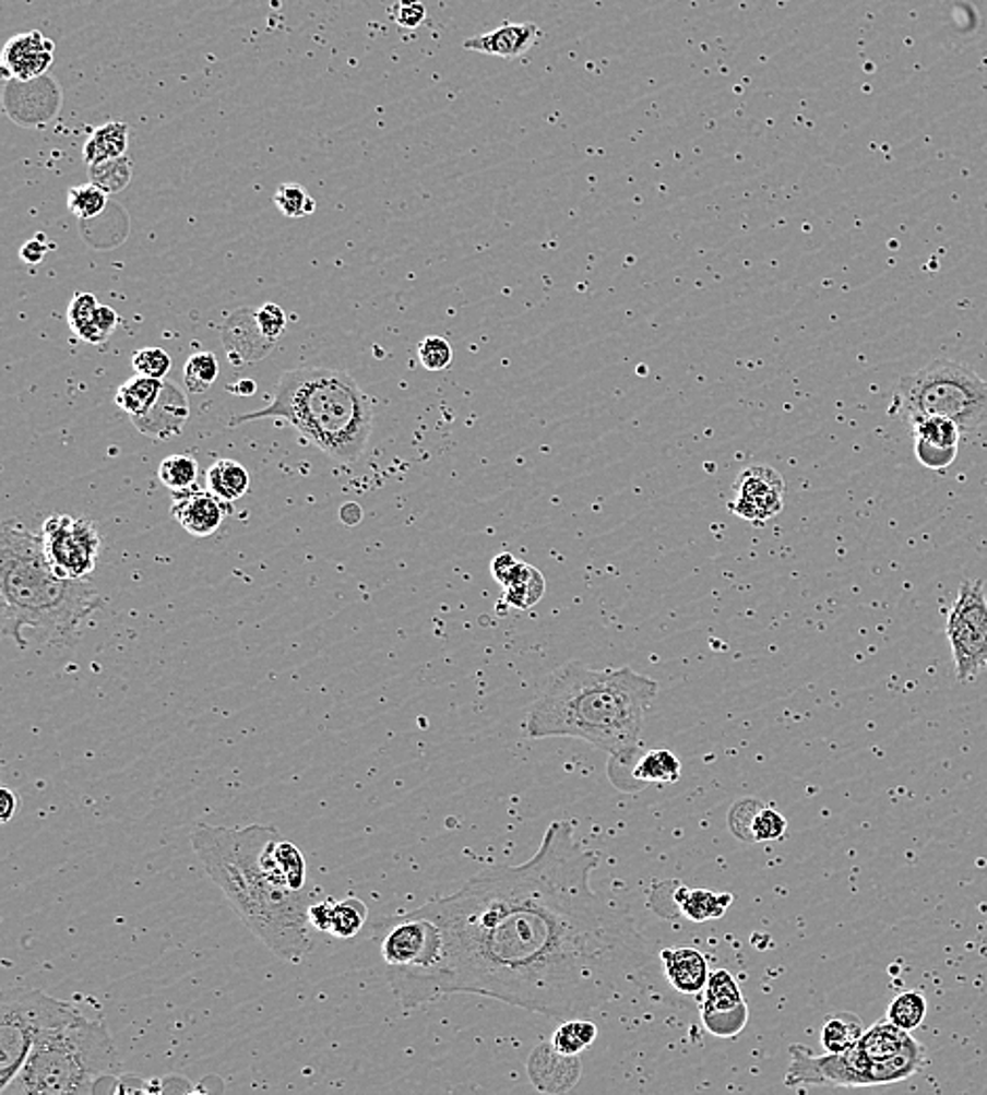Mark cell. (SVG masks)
Masks as SVG:
<instances>
[{
    "mask_svg": "<svg viewBox=\"0 0 987 1095\" xmlns=\"http://www.w3.org/2000/svg\"><path fill=\"white\" fill-rule=\"evenodd\" d=\"M598 854L552 822L521 866H491L419 910L440 931L430 1003L455 992L491 997L554 1020L609 1003L646 961L630 915L590 885Z\"/></svg>",
    "mask_w": 987,
    "mask_h": 1095,
    "instance_id": "cell-1",
    "label": "cell"
},
{
    "mask_svg": "<svg viewBox=\"0 0 987 1095\" xmlns=\"http://www.w3.org/2000/svg\"><path fill=\"white\" fill-rule=\"evenodd\" d=\"M283 834L274 826L199 824L190 841L209 879L238 917L281 961L299 965L314 948L310 906L317 889H297L278 859Z\"/></svg>",
    "mask_w": 987,
    "mask_h": 1095,
    "instance_id": "cell-2",
    "label": "cell"
},
{
    "mask_svg": "<svg viewBox=\"0 0 987 1095\" xmlns=\"http://www.w3.org/2000/svg\"><path fill=\"white\" fill-rule=\"evenodd\" d=\"M659 682L637 670H594L580 662L556 668L526 716V736L578 738L605 750L615 761L637 757L644 712Z\"/></svg>",
    "mask_w": 987,
    "mask_h": 1095,
    "instance_id": "cell-3",
    "label": "cell"
},
{
    "mask_svg": "<svg viewBox=\"0 0 987 1095\" xmlns=\"http://www.w3.org/2000/svg\"><path fill=\"white\" fill-rule=\"evenodd\" d=\"M0 596L2 634L20 650L28 647L26 630L34 641L47 645H72L91 614L104 605V596L85 580H63L45 559L43 537L20 521L0 527Z\"/></svg>",
    "mask_w": 987,
    "mask_h": 1095,
    "instance_id": "cell-4",
    "label": "cell"
},
{
    "mask_svg": "<svg viewBox=\"0 0 987 1095\" xmlns=\"http://www.w3.org/2000/svg\"><path fill=\"white\" fill-rule=\"evenodd\" d=\"M260 419H283L301 441L340 464H354L371 439L373 405L346 371L301 367L281 376L270 405L234 417L230 426Z\"/></svg>",
    "mask_w": 987,
    "mask_h": 1095,
    "instance_id": "cell-5",
    "label": "cell"
},
{
    "mask_svg": "<svg viewBox=\"0 0 987 1095\" xmlns=\"http://www.w3.org/2000/svg\"><path fill=\"white\" fill-rule=\"evenodd\" d=\"M118 1066L120 1056L106 1024L83 1015L40 1036L2 1095L95 1094Z\"/></svg>",
    "mask_w": 987,
    "mask_h": 1095,
    "instance_id": "cell-6",
    "label": "cell"
},
{
    "mask_svg": "<svg viewBox=\"0 0 987 1095\" xmlns=\"http://www.w3.org/2000/svg\"><path fill=\"white\" fill-rule=\"evenodd\" d=\"M891 414L914 421L946 417L962 432L987 424V382L977 371L952 358H935L927 367L901 378Z\"/></svg>",
    "mask_w": 987,
    "mask_h": 1095,
    "instance_id": "cell-7",
    "label": "cell"
},
{
    "mask_svg": "<svg viewBox=\"0 0 987 1095\" xmlns=\"http://www.w3.org/2000/svg\"><path fill=\"white\" fill-rule=\"evenodd\" d=\"M927 1066V1049L914 1040L897 1056L873 1062L857 1043L841 1054L813 1056L805 1045H789L787 1087H876L907 1081Z\"/></svg>",
    "mask_w": 987,
    "mask_h": 1095,
    "instance_id": "cell-8",
    "label": "cell"
},
{
    "mask_svg": "<svg viewBox=\"0 0 987 1095\" xmlns=\"http://www.w3.org/2000/svg\"><path fill=\"white\" fill-rule=\"evenodd\" d=\"M85 1013L43 990L7 992L0 1005V1095L26 1064L38 1038Z\"/></svg>",
    "mask_w": 987,
    "mask_h": 1095,
    "instance_id": "cell-9",
    "label": "cell"
},
{
    "mask_svg": "<svg viewBox=\"0 0 987 1095\" xmlns=\"http://www.w3.org/2000/svg\"><path fill=\"white\" fill-rule=\"evenodd\" d=\"M946 634L960 682L973 681L987 666V596L982 580L960 584Z\"/></svg>",
    "mask_w": 987,
    "mask_h": 1095,
    "instance_id": "cell-10",
    "label": "cell"
},
{
    "mask_svg": "<svg viewBox=\"0 0 987 1095\" xmlns=\"http://www.w3.org/2000/svg\"><path fill=\"white\" fill-rule=\"evenodd\" d=\"M43 550L51 569L63 580H85L93 573L102 550V535L88 519L68 514L49 516L43 523Z\"/></svg>",
    "mask_w": 987,
    "mask_h": 1095,
    "instance_id": "cell-11",
    "label": "cell"
},
{
    "mask_svg": "<svg viewBox=\"0 0 987 1095\" xmlns=\"http://www.w3.org/2000/svg\"><path fill=\"white\" fill-rule=\"evenodd\" d=\"M785 483L771 466H750L733 483L726 510L750 525H764L784 510Z\"/></svg>",
    "mask_w": 987,
    "mask_h": 1095,
    "instance_id": "cell-12",
    "label": "cell"
},
{
    "mask_svg": "<svg viewBox=\"0 0 987 1095\" xmlns=\"http://www.w3.org/2000/svg\"><path fill=\"white\" fill-rule=\"evenodd\" d=\"M701 1022L707 1033L714 1036H737L748 1024V1003L730 972H714L707 986L705 999L701 1003Z\"/></svg>",
    "mask_w": 987,
    "mask_h": 1095,
    "instance_id": "cell-13",
    "label": "cell"
},
{
    "mask_svg": "<svg viewBox=\"0 0 987 1095\" xmlns=\"http://www.w3.org/2000/svg\"><path fill=\"white\" fill-rule=\"evenodd\" d=\"M56 60V45L43 32L15 34L7 40L0 70L4 81H36L47 74Z\"/></svg>",
    "mask_w": 987,
    "mask_h": 1095,
    "instance_id": "cell-14",
    "label": "cell"
},
{
    "mask_svg": "<svg viewBox=\"0 0 987 1095\" xmlns=\"http://www.w3.org/2000/svg\"><path fill=\"white\" fill-rule=\"evenodd\" d=\"M916 460L932 473L948 471L959 457V424L946 417H918L909 421Z\"/></svg>",
    "mask_w": 987,
    "mask_h": 1095,
    "instance_id": "cell-15",
    "label": "cell"
},
{
    "mask_svg": "<svg viewBox=\"0 0 987 1095\" xmlns=\"http://www.w3.org/2000/svg\"><path fill=\"white\" fill-rule=\"evenodd\" d=\"M230 503L222 502L211 491H179L174 498V519L181 529L194 537H209L217 532L230 512Z\"/></svg>",
    "mask_w": 987,
    "mask_h": 1095,
    "instance_id": "cell-16",
    "label": "cell"
},
{
    "mask_svg": "<svg viewBox=\"0 0 987 1095\" xmlns=\"http://www.w3.org/2000/svg\"><path fill=\"white\" fill-rule=\"evenodd\" d=\"M9 85L15 90L17 108L7 112L15 122L24 127H34L56 117L61 104V93L53 79L40 76L34 81V85L32 81H15V83L9 81Z\"/></svg>",
    "mask_w": 987,
    "mask_h": 1095,
    "instance_id": "cell-17",
    "label": "cell"
},
{
    "mask_svg": "<svg viewBox=\"0 0 987 1095\" xmlns=\"http://www.w3.org/2000/svg\"><path fill=\"white\" fill-rule=\"evenodd\" d=\"M539 26L533 22L524 24H503L499 28L485 34H476L464 43L465 51L494 56L501 60H514L528 53L539 40Z\"/></svg>",
    "mask_w": 987,
    "mask_h": 1095,
    "instance_id": "cell-18",
    "label": "cell"
},
{
    "mask_svg": "<svg viewBox=\"0 0 987 1095\" xmlns=\"http://www.w3.org/2000/svg\"><path fill=\"white\" fill-rule=\"evenodd\" d=\"M528 1074L539 1092L564 1094L580 1081V1056H562L552 1043L537 1047L528 1060Z\"/></svg>",
    "mask_w": 987,
    "mask_h": 1095,
    "instance_id": "cell-19",
    "label": "cell"
},
{
    "mask_svg": "<svg viewBox=\"0 0 987 1095\" xmlns=\"http://www.w3.org/2000/svg\"><path fill=\"white\" fill-rule=\"evenodd\" d=\"M188 417H190V407H188L186 394L171 382L169 384L165 382L163 394L156 401V405L152 407V412L133 424L144 435L156 437V439H169V437L181 432Z\"/></svg>",
    "mask_w": 987,
    "mask_h": 1095,
    "instance_id": "cell-20",
    "label": "cell"
},
{
    "mask_svg": "<svg viewBox=\"0 0 987 1095\" xmlns=\"http://www.w3.org/2000/svg\"><path fill=\"white\" fill-rule=\"evenodd\" d=\"M664 967L669 984L682 995H699L705 990L710 972L705 956L695 948H666L662 950Z\"/></svg>",
    "mask_w": 987,
    "mask_h": 1095,
    "instance_id": "cell-21",
    "label": "cell"
},
{
    "mask_svg": "<svg viewBox=\"0 0 987 1095\" xmlns=\"http://www.w3.org/2000/svg\"><path fill=\"white\" fill-rule=\"evenodd\" d=\"M503 588V600L514 609H531L546 594V578L533 564L516 561L510 573L499 582Z\"/></svg>",
    "mask_w": 987,
    "mask_h": 1095,
    "instance_id": "cell-22",
    "label": "cell"
},
{
    "mask_svg": "<svg viewBox=\"0 0 987 1095\" xmlns=\"http://www.w3.org/2000/svg\"><path fill=\"white\" fill-rule=\"evenodd\" d=\"M914 1040H916L914 1036L895 1026L891 1020H882L876 1022L871 1028H866L864 1036L857 1040V1047L873 1062H882L907 1049Z\"/></svg>",
    "mask_w": 987,
    "mask_h": 1095,
    "instance_id": "cell-23",
    "label": "cell"
},
{
    "mask_svg": "<svg viewBox=\"0 0 987 1095\" xmlns=\"http://www.w3.org/2000/svg\"><path fill=\"white\" fill-rule=\"evenodd\" d=\"M127 146H129V124L122 120H108L95 131H91L83 146V160L91 167L104 160L120 158L124 156Z\"/></svg>",
    "mask_w": 987,
    "mask_h": 1095,
    "instance_id": "cell-24",
    "label": "cell"
},
{
    "mask_svg": "<svg viewBox=\"0 0 987 1095\" xmlns=\"http://www.w3.org/2000/svg\"><path fill=\"white\" fill-rule=\"evenodd\" d=\"M163 388H165L163 380L133 376L129 382L118 385L115 403L122 414H127L133 421H138L152 412V407L156 405V401L163 394Z\"/></svg>",
    "mask_w": 987,
    "mask_h": 1095,
    "instance_id": "cell-25",
    "label": "cell"
},
{
    "mask_svg": "<svg viewBox=\"0 0 987 1095\" xmlns=\"http://www.w3.org/2000/svg\"><path fill=\"white\" fill-rule=\"evenodd\" d=\"M206 487L222 502L233 503L249 491L251 476L242 464L234 460H217L206 471Z\"/></svg>",
    "mask_w": 987,
    "mask_h": 1095,
    "instance_id": "cell-26",
    "label": "cell"
},
{
    "mask_svg": "<svg viewBox=\"0 0 987 1095\" xmlns=\"http://www.w3.org/2000/svg\"><path fill=\"white\" fill-rule=\"evenodd\" d=\"M680 761L669 750H651L640 757L639 763L632 770V779L637 790L646 784H676L680 779Z\"/></svg>",
    "mask_w": 987,
    "mask_h": 1095,
    "instance_id": "cell-27",
    "label": "cell"
},
{
    "mask_svg": "<svg viewBox=\"0 0 987 1095\" xmlns=\"http://www.w3.org/2000/svg\"><path fill=\"white\" fill-rule=\"evenodd\" d=\"M676 900L687 917L703 923L710 918L723 917L726 908L733 902V895L707 891V889L680 888V893H676Z\"/></svg>",
    "mask_w": 987,
    "mask_h": 1095,
    "instance_id": "cell-28",
    "label": "cell"
},
{
    "mask_svg": "<svg viewBox=\"0 0 987 1095\" xmlns=\"http://www.w3.org/2000/svg\"><path fill=\"white\" fill-rule=\"evenodd\" d=\"M864 1033H866V1026L855 1013L841 1011V1013L825 1020L823 1031H821V1043H823L825 1051L841 1054V1051H846L848 1047H853L864 1036Z\"/></svg>",
    "mask_w": 987,
    "mask_h": 1095,
    "instance_id": "cell-29",
    "label": "cell"
},
{
    "mask_svg": "<svg viewBox=\"0 0 987 1095\" xmlns=\"http://www.w3.org/2000/svg\"><path fill=\"white\" fill-rule=\"evenodd\" d=\"M97 299L91 294H79V296L72 297V301L68 303V312H66V319H68V326L72 329V333L87 342V344H102L106 342L99 326H97Z\"/></svg>",
    "mask_w": 987,
    "mask_h": 1095,
    "instance_id": "cell-30",
    "label": "cell"
},
{
    "mask_svg": "<svg viewBox=\"0 0 987 1095\" xmlns=\"http://www.w3.org/2000/svg\"><path fill=\"white\" fill-rule=\"evenodd\" d=\"M367 920H369V910H367L365 902L354 897V895H348L340 902H333L329 933L335 938L348 940V938H354L356 933H360V929L367 925Z\"/></svg>",
    "mask_w": 987,
    "mask_h": 1095,
    "instance_id": "cell-31",
    "label": "cell"
},
{
    "mask_svg": "<svg viewBox=\"0 0 987 1095\" xmlns=\"http://www.w3.org/2000/svg\"><path fill=\"white\" fill-rule=\"evenodd\" d=\"M596 1026L583 1017L564 1020L552 1036V1047L562 1056H581L596 1038Z\"/></svg>",
    "mask_w": 987,
    "mask_h": 1095,
    "instance_id": "cell-32",
    "label": "cell"
},
{
    "mask_svg": "<svg viewBox=\"0 0 987 1095\" xmlns=\"http://www.w3.org/2000/svg\"><path fill=\"white\" fill-rule=\"evenodd\" d=\"M927 1017V999L920 990H905L893 999L887 1011V1020H891L895 1026L912 1033L918 1028Z\"/></svg>",
    "mask_w": 987,
    "mask_h": 1095,
    "instance_id": "cell-33",
    "label": "cell"
},
{
    "mask_svg": "<svg viewBox=\"0 0 987 1095\" xmlns=\"http://www.w3.org/2000/svg\"><path fill=\"white\" fill-rule=\"evenodd\" d=\"M158 478L174 493L188 491V489H192V485L199 478V462L192 455H183V453L169 455L160 462Z\"/></svg>",
    "mask_w": 987,
    "mask_h": 1095,
    "instance_id": "cell-34",
    "label": "cell"
},
{
    "mask_svg": "<svg viewBox=\"0 0 987 1095\" xmlns=\"http://www.w3.org/2000/svg\"><path fill=\"white\" fill-rule=\"evenodd\" d=\"M88 176H91V181L95 186H99L106 194H117V192H122L133 178V163L124 154L120 158L91 165Z\"/></svg>",
    "mask_w": 987,
    "mask_h": 1095,
    "instance_id": "cell-35",
    "label": "cell"
},
{
    "mask_svg": "<svg viewBox=\"0 0 987 1095\" xmlns=\"http://www.w3.org/2000/svg\"><path fill=\"white\" fill-rule=\"evenodd\" d=\"M219 365L213 353H197L183 367V384L192 394H203L217 380Z\"/></svg>",
    "mask_w": 987,
    "mask_h": 1095,
    "instance_id": "cell-36",
    "label": "cell"
},
{
    "mask_svg": "<svg viewBox=\"0 0 987 1095\" xmlns=\"http://www.w3.org/2000/svg\"><path fill=\"white\" fill-rule=\"evenodd\" d=\"M106 203H108V194L99 186H95L93 181L83 183V186H74L68 190V209L79 219L97 217L106 209Z\"/></svg>",
    "mask_w": 987,
    "mask_h": 1095,
    "instance_id": "cell-37",
    "label": "cell"
},
{
    "mask_svg": "<svg viewBox=\"0 0 987 1095\" xmlns=\"http://www.w3.org/2000/svg\"><path fill=\"white\" fill-rule=\"evenodd\" d=\"M274 203L281 213L289 219H299L317 211V201L308 194V190L299 183H283L274 194Z\"/></svg>",
    "mask_w": 987,
    "mask_h": 1095,
    "instance_id": "cell-38",
    "label": "cell"
},
{
    "mask_svg": "<svg viewBox=\"0 0 987 1095\" xmlns=\"http://www.w3.org/2000/svg\"><path fill=\"white\" fill-rule=\"evenodd\" d=\"M785 830H787V822L780 811H775L771 807H758L754 818L748 826L746 838L756 841V843L780 841V838H784Z\"/></svg>",
    "mask_w": 987,
    "mask_h": 1095,
    "instance_id": "cell-39",
    "label": "cell"
},
{
    "mask_svg": "<svg viewBox=\"0 0 987 1095\" xmlns=\"http://www.w3.org/2000/svg\"><path fill=\"white\" fill-rule=\"evenodd\" d=\"M135 376L152 378V380H165L171 371V356L167 355L163 348H140L133 353L131 358Z\"/></svg>",
    "mask_w": 987,
    "mask_h": 1095,
    "instance_id": "cell-40",
    "label": "cell"
},
{
    "mask_svg": "<svg viewBox=\"0 0 987 1095\" xmlns=\"http://www.w3.org/2000/svg\"><path fill=\"white\" fill-rule=\"evenodd\" d=\"M417 358H419V362H421L424 369H428V371H442L453 360V348H451V344L444 337L428 335L417 346Z\"/></svg>",
    "mask_w": 987,
    "mask_h": 1095,
    "instance_id": "cell-41",
    "label": "cell"
},
{
    "mask_svg": "<svg viewBox=\"0 0 987 1095\" xmlns=\"http://www.w3.org/2000/svg\"><path fill=\"white\" fill-rule=\"evenodd\" d=\"M255 321H258V329L265 340H278L287 326V314L278 303L267 301L258 310Z\"/></svg>",
    "mask_w": 987,
    "mask_h": 1095,
    "instance_id": "cell-42",
    "label": "cell"
},
{
    "mask_svg": "<svg viewBox=\"0 0 987 1095\" xmlns=\"http://www.w3.org/2000/svg\"><path fill=\"white\" fill-rule=\"evenodd\" d=\"M392 17L401 28L415 31L426 22V4L421 0H399L392 9Z\"/></svg>",
    "mask_w": 987,
    "mask_h": 1095,
    "instance_id": "cell-43",
    "label": "cell"
},
{
    "mask_svg": "<svg viewBox=\"0 0 987 1095\" xmlns=\"http://www.w3.org/2000/svg\"><path fill=\"white\" fill-rule=\"evenodd\" d=\"M53 249V245L45 238V235H36L20 249V260L29 266H36L45 260V255Z\"/></svg>",
    "mask_w": 987,
    "mask_h": 1095,
    "instance_id": "cell-44",
    "label": "cell"
},
{
    "mask_svg": "<svg viewBox=\"0 0 987 1095\" xmlns=\"http://www.w3.org/2000/svg\"><path fill=\"white\" fill-rule=\"evenodd\" d=\"M331 910H333V900H317L312 906H310V925L312 929H317L320 933H329L331 929Z\"/></svg>",
    "mask_w": 987,
    "mask_h": 1095,
    "instance_id": "cell-45",
    "label": "cell"
},
{
    "mask_svg": "<svg viewBox=\"0 0 987 1095\" xmlns=\"http://www.w3.org/2000/svg\"><path fill=\"white\" fill-rule=\"evenodd\" d=\"M95 319H97V326H99V331H102L104 340H108V337L115 333V329H117L118 323H120V317H118L117 310H115V308H110V306H102V303L97 306V314H95Z\"/></svg>",
    "mask_w": 987,
    "mask_h": 1095,
    "instance_id": "cell-46",
    "label": "cell"
},
{
    "mask_svg": "<svg viewBox=\"0 0 987 1095\" xmlns=\"http://www.w3.org/2000/svg\"><path fill=\"white\" fill-rule=\"evenodd\" d=\"M17 811H20V797L13 790L2 788L0 790V813H2L0 818H2V822L7 824Z\"/></svg>",
    "mask_w": 987,
    "mask_h": 1095,
    "instance_id": "cell-47",
    "label": "cell"
},
{
    "mask_svg": "<svg viewBox=\"0 0 987 1095\" xmlns=\"http://www.w3.org/2000/svg\"><path fill=\"white\" fill-rule=\"evenodd\" d=\"M340 519H342L344 525L356 527L362 521V508L354 502L344 503L342 510H340Z\"/></svg>",
    "mask_w": 987,
    "mask_h": 1095,
    "instance_id": "cell-48",
    "label": "cell"
},
{
    "mask_svg": "<svg viewBox=\"0 0 987 1095\" xmlns=\"http://www.w3.org/2000/svg\"><path fill=\"white\" fill-rule=\"evenodd\" d=\"M228 390L236 396H253L258 392V384L253 380H238L236 384L228 385Z\"/></svg>",
    "mask_w": 987,
    "mask_h": 1095,
    "instance_id": "cell-49",
    "label": "cell"
}]
</instances>
